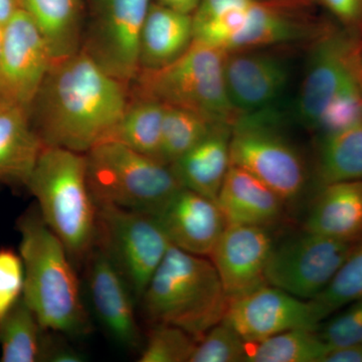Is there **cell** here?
<instances>
[{
	"label": "cell",
	"instance_id": "8",
	"mask_svg": "<svg viewBox=\"0 0 362 362\" xmlns=\"http://www.w3.org/2000/svg\"><path fill=\"white\" fill-rule=\"evenodd\" d=\"M96 204V247L111 259L139 302L170 242L153 214Z\"/></svg>",
	"mask_w": 362,
	"mask_h": 362
},
{
	"label": "cell",
	"instance_id": "19",
	"mask_svg": "<svg viewBox=\"0 0 362 362\" xmlns=\"http://www.w3.org/2000/svg\"><path fill=\"white\" fill-rule=\"evenodd\" d=\"M232 125L216 124L209 134L170 168L182 187L216 201L230 166Z\"/></svg>",
	"mask_w": 362,
	"mask_h": 362
},
{
	"label": "cell",
	"instance_id": "30",
	"mask_svg": "<svg viewBox=\"0 0 362 362\" xmlns=\"http://www.w3.org/2000/svg\"><path fill=\"white\" fill-rule=\"evenodd\" d=\"M362 299V239L356 243L339 270L315 298L326 317Z\"/></svg>",
	"mask_w": 362,
	"mask_h": 362
},
{
	"label": "cell",
	"instance_id": "15",
	"mask_svg": "<svg viewBox=\"0 0 362 362\" xmlns=\"http://www.w3.org/2000/svg\"><path fill=\"white\" fill-rule=\"evenodd\" d=\"M86 284L98 321L114 341L127 349L141 347L135 297L111 259L95 247L85 259Z\"/></svg>",
	"mask_w": 362,
	"mask_h": 362
},
{
	"label": "cell",
	"instance_id": "6",
	"mask_svg": "<svg viewBox=\"0 0 362 362\" xmlns=\"http://www.w3.org/2000/svg\"><path fill=\"white\" fill-rule=\"evenodd\" d=\"M85 156L96 204L154 214L182 187L168 164L120 143H99Z\"/></svg>",
	"mask_w": 362,
	"mask_h": 362
},
{
	"label": "cell",
	"instance_id": "39",
	"mask_svg": "<svg viewBox=\"0 0 362 362\" xmlns=\"http://www.w3.org/2000/svg\"><path fill=\"white\" fill-rule=\"evenodd\" d=\"M162 6L178 11V13L192 14L199 6L201 0H157Z\"/></svg>",
	"mask_w": 362,
	"mask_h": 362
},
{
	"label": "cell",
	"instance_id": "22",
	"mask_svg": "<svg viewBox=\"0 0 362 362\" xmlns=\"http://www.w3.org/2000/svg\"><path fill=\"white\" fill-rule=\"evenodd\" d=\"M323 30L269 2L255 0L246 23L226 52L311 42Z\"/></svg>",
	"mask_w": 362,
	"mask_h": 362
},
{
	"label": "cell",
	"instance_id": "10",
	"mask_svg": "<svg viewBox=\"0 0 362 362\" xmlns=\"http://www.w3.org/2000/svg\"><path fill=\"white\" fill-rule=\"evenodd\" d=\"M358 240L308 232L274 244L266 268L267 284L313 300L324 291Z\"/></svg>",
	"mask_w": 362,
	"mask_h": 362
},
{
	"label": "cell",
	"instance_id": "17",
	"mask_svg": "<svg viewBox=\"0 0 362 362\" xmlns=\"http://www.w3.org/2000/svg\"><path fill=\"white\" fill-rule=\"evenodd\" d=\"M153 216L173 246L206 258L226 226L216 202L185 187L178 189Z\"/></svg>",
	"mask_w": 362,
	"mask_h": 362
},
{
	"label": "cell",
	"instance_id": "1",
	"mask_svg": "<svg viewBox=\"0 0 362 362\" xmlns=\"http://www.w3.org/2000/svg\"><path fill=\"white\" fill-rule=\"evenodd\" d=\"M129 100V86L80 49L52 63L28 115L45 146L85 154L108 138Z\"/></svg>",
	"mask_w": 362,
	"mask_h": 362
},
{
	"label": "cell",
	"instance_id": "26",
	"mask_svg": "<svg viewBox=\"0 0 362 362\" xmlns=\"http://www.w3.org/2000/svg\"><path fill=\"white\" fill-rule=\"evenodd\" d=\"M164 111L165 105L156 100L130 97L125 112L105 141L120 143L159 159Z\"/></svg>",
	"mask_w": 362,
	"mask_h": 362
},
{
	"label": "cell",
	"instance_id": "40",
	"mask_svg": "<svg viewBox=\"0 0 362 362\" xmlns=\"http://www.w3.org/2000/svg\"><path fill=\"white\" fill-rule=\"evenodd\" d=\"M20 9L18 0H0V25H6Z\"/></svg>",
	"mask_w": 362,
	"mask_h": 362
},
{
	"label": "cell",
	"instance_id": "35",
	"mask_svg": "<svg viewBox=\"0 0 362 362\" xmlns=\"http://www.w3.org/2000/svg\"><path fill=\"white\" fill-rule=\"evenodd\" d=\"M25 270L21 255L11 249L0 250V323L23 297Z\"/></svg>",
	"mask_w": 362,
	"mask_h": 362
},
{
	"label": "cell",
	"instance_id": "38",
	"mask_svg": "<svg viewBox=\"0 0 362 362\" xmlns=\"http://www.w3.org/2000/svg\"><path fill=\"white\" fill-rule=\"evenodd\" d=\"M322 362H362V345L329 347Z\"/></svg>",
	"mask_w": 362,
	"mask_h": 362
},
{
	"label": "cell",
	"instance_id": "27",
	"mask_svg": "<svg viewBox=\"0 0 362 362\" xmlns=\"http://www.w3.org/2000/svg\"><path fill=\"white\" fill-rule=\"evenodd\" d=\"M45 331L21 297L0 323V361H42Z\"/></svg>",
	"mask_w": 362,
	"mask_h": 362
},
{
	"label": "cell",
	"instance_id": "21",
	"mask_svg": "<svg viewBox=\"0 0 362 362\" xmlns=\"http://www.w3.org/2000/svg\"><path fill=\"white\" fill-rule=\"evenodd\" d=\"M305 230L342 240L362 239V180L321 187L305 221Z\"/></svg>",
	"mask_w": 362,
	"mask_h": 362
},
{
	"label": "cell",
	"instance_id": "3",
	"mask_svg": "<svg viewBox=\"0 0 362 362\" xmlns=\"http://www.w3.org/2000/svg\"><path fill=\"white\" fill-rule=\"evenodd\" d=\"M139 302L150 324L176 326L199 340L225 318L230 298L209 258L171 245Z\"/></svg>",
	"mask_w": 362,
	"mask_h": 362
},
{
	"label": "cell",
	"instance_id": "32",
	"mask_svg": "<svg viewBox=\"0 0 362 362\" xmlns=\"http://www.w3.org/2000/svg\"><path fill=\"white\" fill-rule=\"evenodd\" d=\"M362 120V84L356 69L345 78L319 119L315 131L327 134Z\"/></svg>",
	"mask_w": 362,
	"mask_h": 362
},
{
	"label": "cell",
	"instance_id": "4",
	"mask_svg": "<svg viewBox=\"0 0 362 362\" xmlns=\"http://www.w3.org/2000/svg\"><path fill=\"white\" fill-rule=\"evenodd\" d=\"M26 187L74 264H84L97 240V204L88 183L85 154L45 146Z\"/></svg>",
	"mask_w": 362,
	"mask_h": 362
},
{
	"label": "cell",
	"instance_id": "9",
	"mask_svg": "<svg viewBox=\"0 0 362 362\" xmlns=\"http://www.w3.org/2000/svg\"><path fill=\"white\" fill-rule=\"evenodd\" d=\"M151 0H86L81 51L130 86L139 73L140 39Z\"/></svg>",
	"mask_w": 362,
	"mask_h": 362
},
{
	"label": "cell",
	"instance_id": "12",
	"mask_svg": "<svg viewBox=\"0 0 362 362\" xmlns=\"http://www.w3.org/2000/svg\"><path fill=\"white\" fill-rule=\"evenodd\" d=\"M54 63L35 21L20 9L4 25L0 54V101L30 108Z\"/></svg>",
	"mask_w": 362,
	"mask_h": 362
},
{
	"label": "cell",
	"instance_id": "37",
	"mask_svg": "<svg viewBox=\"0 0 362 362\" xmlns=\"http://www.w3.org/2000/svg\"><path fill=\"white\" fill-rule=\"evenodd\" d=\"M61 333L45 331L42 361L83 362L86 356L64 340Z\"/></svg>",
	"mask_w": 362,
	"mask_h": 362
},
{
	"label": "cell",
	"instance_id": "42",
	"mask_svg": "<svg viewBox=\"0 0 362 362\" xmlns=\"http://www.w3.org/2000/svg\"><path fill=\"white\" fill-rule=\"evenodd\" d=\"M4 25H0V54H1L2 45H4Z\"/></svg>",
	"mask_w": 362,
	"mask_h": 362
},
{
	"label": "cell",
	"instance_id": "41",
	"mask_svg": "<svg viewBox=\"0 0 362 362\" xmlns=\"http://www.w3.org/2000/svg\"><path fill=\"white\" fill-rule=\"evenodd\" d=\"M352 57H354V66L356 69L357 77H358L362 84V40H356Z\"/></svg>",
	"mask_w": 362,
	"mask_h": 362
},
{
	"label": "cell",
	"instance_id": "13",
	"mask_svg": "<svg viewBox=\"0 0 362 362\" xmlns=\"http://www.w3.org/2000/svg\"><path fill=\"white\" fill-rule=\"evenodd\" d=\"M286 47L226 52V92L239 114L271 108L282 96L292 68Z\"/></svg>",
	"mask_w": 362,
	"mask_h": 362
},
{
	"label": "cell",
	"instance_id": "20",
	"mask_svg": "<svg viewBox=\"0 0 362 362\" xmlns=\"http://www.w3.org/2000/svg\"><path fill=\"white\" fill-rule=\"evenodd\" d=\"M45 147L28 109L0 101V182L26 187Z\"/></svg>",
	"mask_w": 362,
	"mask_h": 362
},
{
	"label": "cell",
	"instance_id": "5",
	"mask_svg": "<svg viewBox=\"0 0 362 362\" xmlns=\"http://www.w3.org/2000/svg\"><path fill=\"white\" fill-rule=\"evenodd\" d=\"M226 52L194 40L180 58L156 70H140L130 97L156 100L166 106L197 112L218 124L233 125L239 117L226 92Z\"/></svg>",
	"mask_w": 362,
	"mask_h": 362
},
{
	"label": "cell",
	"instance_id": "16",
	"mask_svg": "<svg viewBox=\"0 0 362 362\" xmlns=\"http://www.w3.org/2000/svg\"><path fill=\"white\" fill-rule=\"evenodd\" d=\"M273 247L268 228L226 226L209 258L230 300L267 284V264Z\"/></svg>",
	"mask_w": 362,
	"mask_h": 362
},
{
	"label": "cell",
	"instance_id": "36",
	"mask_svg": "<svg viewBox=\"0 0 362 362\" xmlns=\"http://www.w3.org/2000/svg\"><path fill=\"white\" fill-rule=\"evenodd\" d=\"M347 32L362 28V0H318Z\"/></svg>",
	"mask_w": 362,
	"mask_h": 362
},
{
	"label": "cell",
	"instance_id": "18",
	"mask_svg": "<svg viewBox=\"0 0 362 362\" xmlns=\"http://www.w3.org/2000/svg\"><path fill=\"white\" fill-rule=\"evenodd\" d=\"M226 226H273L283 214L282 199L244 169L230 165L216 197Z\"/></svg>",
	"mask_w": 362,
	"mask_h": 362
},
{
	"label": "cell",
	"instance_id": "2",
	"mask_svg": "<svg viewBox=\"0 0 362 362\" xmlns=\"http://www.w3.org/2000/svg\"><path fill=\"white\" fill-rule=\"evenodd\" d=\"M20 255L25 270L23 298L45 330L83 337L92 330L74 262L37 209L21 216Z\"/></svg>",
	"mask_w": 362,
	"mask_h": 362
},
{
	"label": "cell",
	"instance_id": "31",
	"mask_svg": "<svg viewBox=\"0 0 362 362\" xmlns=\"http://www.w3.org/2000/svg\"><path fill=\"white\" fill-rule=\"evenodd\" d=\"M197 342L192 335L176 326L151 324L138 361L189 362Z\"/></svg>",
	"mask_w": 362,
	"mask_h": 362
},
{
	"label": "cell",
	"instance_id": "33",
	"mask_svg": "<svg viewBox=\"0 0 362 362\" xmlns=\"http://www.w3.org/2000/svg\"><path fill=\"white\" fill-rule=\"evenodd\" d=\"M247 343L225 319L197 340L189 362L247 361Z\"/></svg>",
	"mask_w": 362,
	"mask_h": 362
},
{
	"label": "cell",
	"instance_id": "11",
	"mask_svg": "<svg viewBox=\"0 0 362 362\" xmlns=\"http://www.w3.org/2000/svg\"><path fill=\"white\" fill-rule=\"evenodd\" d=\"M327 318L315 300H305L266 284L230 300L225 320L247 343L300 327L317 328Z\"/></svg>",
	"mask_w": 362,
	"mask_h": 362
},
{
	"label": "cell",
	"instance_id": "7",
	"mask_svg": "<svg viewBox=\"0 0 362 362\" xmlns=\"http://www.w3.org/2000/svg\"><path fill=\"white\" fill-rule=\"evenodd\" d=\"M281 126L274 107L240 114L232 125L230 157V165L251 173L286 204L303 194L308 173L303 156Z\"/></svg>",
	"mask_w": 362,
	"mask_h": 362
},
{
	"label": "cell",
	"instance_id": "14",
	"mask_svg": "<svg viewBox=\"0 0 362 362\" xmlns=\"http://www.w3.org/2000/svg\"><path fill=\"white\" fill-rule=\"evenodd\" d=\"M311 42L297 98L296 115L305 127L315 130L331 99L354 71L352 54L356 39L345 30H323Z\"/></svg>",
	"mask_w": 362,
	"mask_h": 362
},
{
	"label": "cell",
	"instance_id": "28",
	"mask_svg": "<svg viewBox=\"0 0 362 362\" xmlns=\"http://www.w3.org/2000/svg\"><path fill=\"white\" fill-rule=\"evenodd\" d=\"M319 327L294 328L256 343H247L250 362H322L329 346Z\"/></svg>",
	"mask_w": 362,
	"mask_h": 362
},
{
	"label": "cell",
	"instance_id": "34",
	"mask_svg": "<svg viewBox=\"0 0 362 362\" xmlns=\"http://www.w3.org/2000/svg\"><path fill=\"white\" fill-rule=\"evenodd\" d=\"M347 306L319 330L324 342L329 347L362 345V299Z\"/></svg>",
	"mask_w": 362,
	"mask_h": 362
},
{
	"label": "cell",
	"instance_id": "23",
	"mask_svg": "<svg viewBox=\"0 0 362 362\" xmlns=\"http://www.w3.org/2000/svg\"><path fill=\"white\" fill-rule=\"evenodd\" d=\"M194 40L192 14L151 2L140 39V70L168 66L185 54Z\"/></svg>",
	"mask_w": 362,
	"mask_h": 362
},
{
	"label": "cell",
	"instance_id": "29",
	"mask_svg": "<svg viewBox=\"0 0 362 362\" xmlns=\"http://www.w3.org/2000/svg\"><path fill=\"white\" fill-rule=\"evenodd\" d=\"M216 124L197 112L165 105L159 160L170 165L204 139Z\"/></svg>",
	"mask_w": 362,
	"mask_h": 362
},
{
	"label": "cell",
	"instance_id": "25",
	"mask_svg": "<svg viewBox=\"0 0 362 362\" xmlns=\"http://www.w3.org/2000/svg\"><path fill=\"white\" fill-rule=\"evenodd\" d=\"M319 187L362 180V120L320 135L316 156Z\"/></svg>",
	"mask_w": 362,
	"mask_h": 362
},
{
	"label": "cell",
	"instance_id": "24",
	"mask_svg": "<svg viewBox=\"0 0 362 362\" xmlns=\"http://www.w3.org/2000/svg\"><path fill=\"white\" fill-rule=\"evenodd\" d=\"M86 0H18L40 28L54 62L77 54L82 44Z\"/></svg>",
	"mask_w": 362,
	"mask_h": 362
}]
</instances>
